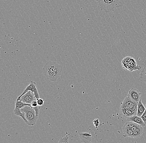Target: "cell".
Segmentation results:
<instances>
[{
    "label": "cell",
    "instance_id": "cell-1",
    "mask_svg": "<svg viewBox=\"0 0 146 143\" xmlns=\"http://www.w3.org/2000/svg\"><path fill=\"white\" fill-rule=\"evenodd\" d=\"M43 70L46 79L52 82H56L62 74L63 67L57 63L49 61L46 64Z\"/></svg>",
    "mask_w": 146,
    "mask_h": 143
},
{
    "label": "cell",
    "instance_id": "cell-2",
    "mask_svg": "<svg viewBox=\"0 0 146 143\" xmlns=\"http://www.w3.org/2000/svg\"><path fill=\"white\" fill-rule=\"evenodd\" d=\"M97 2L101 11L109 13L121 8L123 4L121 0H95Z\"/></svg>",
    "mask_w": 146,
    "mask_h": 143
},
{
    "label": "cell",
    "instance_id": "cell-3",
    "mask_svg": "<svg viewBox=\"0 0 146 143\" xmlns=\"http://www.w3.org/2000/svg\"><path fill=\"white\" fill-rule=\"evenodd\" d=\"M21 111L25 114V117L29 123V125L33 126L36 124L38 119L36 112L31 106H25L21 109Z\"/></svg>",
    "mask_w": 146,
    "mask_h": 143
},
{
    "label": "cell",
    "instance_id": "cell-4",
    "mask_svg": "<svg viewBox=\"0 0 146 143\" xmlns=\"http://www.w3.org/2000/svg\"><path fill=\"white\" fill-rule=\"evenodd\" d=\"M122 66L124 69L130 72L141 69V66L137 65L136 62L134 58L130 57L124 58L122 61Z\"/></svg>",
    "mask_w": 146,
    "mask_h": 143
},
{
    "label": "cell",
    "instance_id": "cell-5",
    "mask_svg": "<svg viewBox=\"0 0 146 143\" xmlns=\"http://www.w3.org/2000/svg\"><path fill=\"white\" fill-rule=\"evenodd\" d=\"M138 103L134 101L127 96L123 100V102L121 103L120 108L137 110Z\"/></svg>",
    "mask_w": 146,
    "mask_h": 143
},
{
    "label": "cell",
    "instance_id": "cell-6",
    "mask_svg": "<svg viewBox=\"0 0 146 143\" xmlns=\"http://www.w3.org/2000/svg\"><path fill=\"white\" fill-rule=\"evenodd\" d=\"M36 82H33V81H31L30 84L27 86L26 88H25V90L24 91V92H23V93L20 96H18V98H17V100L20 101V98H21V97L25 94L26 93H27L29 91H31L33 93L36 99H37V98H40L39 93H38V90H37V88H36Z\"/></svg>",
    "mask_w": 146,
    "mask_h": 143
},
{
    "label": "cell",
    "instance_id": "cell-7",
    "mask_svg": "<svg viewBox=\"0 0 146 143\" xmlns=\"http://www.w3.org/2000/svg\"><path fill=\"white\" fill-rule=\"evenodd\" d=\"M133 132L134 138H138L141 136L143 133V126L134 122H130Z\"/></svg>",
    "mask_w": 146,
    "mask_h": 143
},
{
    "label": "cell",
    "instance_id": "cell-8",
    "mask_svg": "<svg viewBox=\"0 0 146 143\" xmlns=\"http://www.w3.org/2000/svg\"><path fill=\"white\" fill-rule=\"evenodd\" d=\"M36 100V99L33 93L31 91H29L21 97L20 101H21L23 102L31 104L32 101Z\"/></svg>",
    "mask_w": 146,
    "mask_h": 143
},
{
    "label": "cell",
    "instance_id": "cell-9",
    "mask_svg": "<svg viewBox=\"0 0 146 143\" xmlns=\"http://www.w3.org/2000/svg\"><path fill=\"white\" fill-rule=\"evenodd\" d=\"M128 96L134 101L138 103L141 99V93L139 90L132 88L129 92Z\"/></svg>",
    "mask_w": 146,
    "mask_h": 143
},
{
    "label": "cell",
    "instance_id": "cell-10",
    "mask_svg": "<svg viewBox=\"0 0 146 143\" xmlns=\"http://www.w3.org/2000/svg\"><path fill=\"white\" fill-rule=\"evenodd\" d=\"M123 136L124 137H129L134 138L133 132L130 122H127L125 123L123 128Z\"/></svg>",
    "mask_w": 146,
    "mask_h": 143
},
{
    "label": "cell",
    "instance_id": "cell-11",
    "mask_svg": "<svg viewBox=\"0 0 146 143\" xmlns=\"http://www.w3.org/2000/svg\"><path fill=\"white\" fill-rule=\"evenodd\" d=\"M127 118L128 122H134V123L138 124L143 127H145L146 125L141 117L137 116V115L130 117H127Z\"/></svg>",
    "mask_w": 146,
    "mask_h": 143
},
{
    "label": "cell",
    "instance_id": "cell-12",
    "mask_svg": "<svg viewBox=\"0 0 146 143\" xmlns=\"http://www.w3.org/2000/svg\"><path fill=\"white\" fill-rule=\"evenodd\" d=\"M80 139L84 143H91L92 136L90 133H81L79 134Z\"/></svg>",
    "mask_w": 146,
    "mask_h": 143
},
{
    "label": "cell",
    "instance_id": "cell-13",
    "mask_svg": "<svg viewBox=\"0 0 146 143\" xmlns=\"http://www.w3.org/2000/svg\"><path fill=\"white\" fill-rule=\"evenodd\" d=\"M120 110L123 116L127 117L137 115V110H129L125 108H120Z\"/></svg>",
    "mask_w": 146,
    "mask_h": 143
},
{
    "label": "cell",
    "instance_id": "cell-14",
    "mask_svg": "<svg viewBox=\"0 0 146 143\" xmlns=\"http://www.w3.org/2000/svg\"><path fill=\"white\" fill-rule=\"evenodd\" d=\"M145 110L146 107H145L144 104L142 103L141 99H140V101L138 103L137 112V115L141 117Z\"/></svg>",
    "mask_w": 146,
    "mask_h": 143
},
{
    "label": "cell",
    "instance_id": "cell-15",
    "mask_svg": "<svg viewBox=\"0 0 146 143\" xmlns=\"http://www.w3.org/2000/svg\"><path fill=\"white\" fill-rule=\"evenodd\" d=\"M139 80L141 82L146 83V63L145 64L142 71L140 73Z\"/></svg>",
    "mask_w": 146,
    "mask_h": 143
},
{
    "label": "cell",
    "instance_id": "cell-16",
    "mask_svg": "<svg viewBox=\"0 0 146 143\" xmlns=\"http://www.w3.org/2000/svg\"><path fill=\"white\" fill-rule=\"evenodd\" d=\"M58 143H68V136H66L64 137H62L59 140Z\"/></svg>",
    "mask_w": 146,
    "mask_h": 143
},
{
    "label": "cell",
    "instance_id": "cell-17",
    "mask_svg": "<svg viewBox=\"0 0 146 143\" xmlns=\"http://www.w3.org/2000/svg\"><path fill=\"white\" fill-rule=\"evenodd\" d=\"M36 101H37V103H38V105L39 106H42L44 103V100L42 98H39L36 99Z\"/></svg>",
    "mask_w": 146,
    "mask_h": 143
},
{
    "label": "cell",
    "instance_id": "cell-18",
    "mask_svg": "<svg viewBox=\"0 0 146 143\" xmlns=\"http://www.w3.org/2000/svg\"><path fill=\"white\" fill-rule=\"evenodd\" d=\"M31 106L33 108H35V107H38V106H39V105H38V103H37L36 100H34V101L32 102L31 103Z\"/></svg>",
    "mask_w": 146,
    "mask_h": 143
},
{
    "label": "cell",
    "instance_id": "cell-19",
    "mask_svg": "<svg viewBox=\"0 0 146 143\" xmlns=\"http://www.w3.org/2000/svg\"><path fill=\"white\" fill-rule=\"evenodd\" d=\"M141 117L146 125V107L145 111L143 115H141Z\"/></svg>",
    "mask_w": 146,
    "mask_h": 143
},
{
    "label": "cell",
    "instance_id": "cell-20",
    "mask_svg": "<svg viewBox=\"0 0 146 143\" xmlns=\"http://www.w3.org/2000/svg\"><path fill=\"white\" fill-rule=\"evenodd\" d=\"M93 122H94V125L96 127H98L99 125V120L98 119H96L95 120H94Z\"/></svg>",
    "mask_w": 146,
    "mask_h": 143
}]
</instances>
